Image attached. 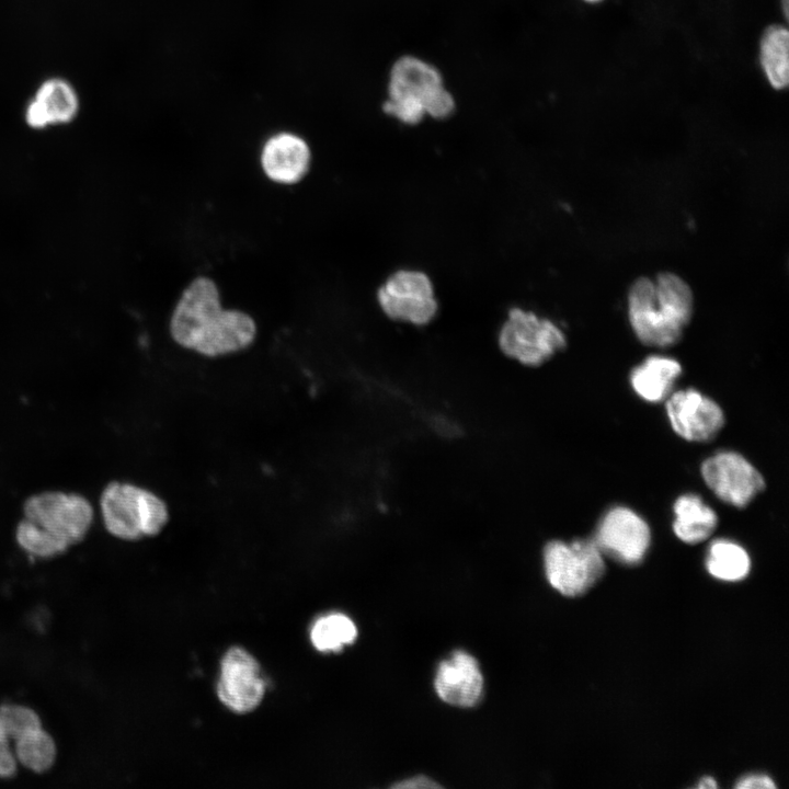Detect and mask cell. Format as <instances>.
<instances>
[{
  "label": "cell",
  "mask_w": 789,
  "mask_h": 789,
  "mask_svg": "<svg viewBox=\"0 0 789 789\" xmlns=\"http://www.w3.org/2000/svg\"><path fill=\"white\" fill-rule=\"evenodd\" d=\"M265 683L255 659L241 648H231L221 660L217 694L230 710H254L264 696Z\"/></svg>",
  "instance_id": "obj_11"
},
{
  "label": "cell",
  "mask_w": 789,
  "mask_h": 789,
  "mask_svg": "<svg viewBox=\"0 0 789 789\" xmlns=\"http://www.w3.org/2000/svg\"><path fill=\"white\" fill-rule=\"evenodd\" d=\"M382 107L386 114L408 125L418 124L425 116L422 102L413 96L388 95Z\"/></svg>",
  "instance_id": "obj_23"
},
{
  "label": "cell",
  "mask_w": 789,
  "mask_h": 789,
  "mask_svg": "<svg viewBox=\"0 0 789 789\" xmlns=\"http://www.w3.org/2000/svg\"><path fill=\"white\" fill-rule=\"evenodd\" d=\"M441 72L432 64L411 55L397 59L389 73L388 95L424 99L443 85Z\"/></svg>",
  "instance_id": "obj_16"
},
{
  "label": "cell",
  "mask_w": 789,
  "mask_h": 789,
  "mask_svg": "<svg viewBox=\"0 0 789 789\" xmlns=\"http://www.w3.org/2000/svg\"><path fill=\"white\" fill-rule=\"evenodd\" d=\"M682 375L681 364L672 357L651 355L630 373L633 391L647 402H661L673 391Z\"/></svg>",
  "instance_id": "obj_15"
},
{
  "label": "cell",
  "mask_w": 789,
  "mask_h": 789,
  "mask_svg": "<svg viewBox=\"0 0 789 789\" xmlns=\"http://www.w3.org/2000/svg\"><path fill=\"white\" fill-rule=\"evenodd\" d=\"M42 727L37 713L25 706H0V778H9L16 771V758L11 750L15 741L26 731Z\"/></svg>",
  "instance_id": "obj_18"
},
{
  "label": "cell",
  "mask_w": 789,
  "mask_h": 789,
  "mask_svg": "<svg viewBox=\"0 0 789 789\" xmlns=\"http://www.w3.org/2000/svg\"><path fill=\"white\" fill-rule=\"evenodd\" d=\"M701 477L719 500L739 508L747 506L765 489L762 473L732 450L719 451L704 460Z\"/></svg>",
  "instance_id": "obj_7"
},
{
  "label": "cell",
  "mask_w": 789,
  "mask_h": 789,
  "mask_svg": "<svg viewBox=\"0 0 789 789\" xmlns=\"http://www.w3.org/2000/svg\"><path fill=\"white\" fill-rule=\"evenodd\" d=\"M544 564L552 587L570 597L585 594L606 570L604 556L593 538L549 541L544 548Z\"/></svg>",
  "instance_id": "obj_5"
},
{
  "label": "cell",
  "mask_w": 789,
  "mask_h": 789,
  "mask_svg": "<svg viewBox=\"0 0 789 789\" xmlns=\"http://www.w3.org/2000/svg\"><path fill=\"white\" fill-rule=\"evenodd\" d=\"M16 762L35 773L48 770L56 758L53 737L42 728L23 733L14 743Z\"/></svg>",
  "instance_id": "obj_21"
},
{
  "label": "cell",
  "mask_w": 789,
  "mask_h": 789,
  "mask_svg": "<svg viewBox=\"0 0 789 789\" xmlns=\"http://www.w3.org/2000/svg\"><path fill=\"white\" fill-rule=\"evenodd\" d=\"M94 517L90 501L78 493L46 491L30 496L16 527V541L30 554L52 558L80 542Z\"/></svg>",
  "instance_id": "obj_2"
},
{
  "label": "cell",
  "mask_w": 789,
  "mask_h": 789,
  "mask_svg": "<svg viewBox=\"0 0 789 789\" xmlns=\"http://www.w3.org/2000/svg\"><path fill=\"white\" fill-rule=\"evenodd\" d=\"M789 33L782 25L767 27L759 45V60L769 84L777 90L789 82Z\"/></svg>",
  "instance_id": "obj_19"
},
{
  "label": "cell",
  "mask_w": 789,
  "mask_h": 789,
  "mask_svg": "<svg viewBox=\"0 0 789 789\" xmlns=\"http://www.w3.org/2000/svg\"><path fill=\"white\" fill-rule=\"evenodd\" d=\"M357 634L353 621L342 614H331L318 619L311 629V641L322 652L340 651L352 643Z\"/></svg>",
  "instance_id": "obj_22"
},
{
  "label": "cell",
  "mask_w": 789,
  "mask_h": 789,
  "mask_svg": "<svg viewBox=\"0 0 789 789\" xmlns=\"http://www.w3.org/2000/svg\"><path fill=\"white\" fill-rule=\"evenodd\" d=\"M393 787L411 789V788H437L441 786L425 776H416V777H413L410 779H405L399 784H396Z\"/></svg>",
  "instance_id": "obj_26"
},
{
  "label": "cell",
  "mask_w": 789,
  "mask_h": 789,
  "mask_svg": "<svg viewBox=\"0 0 789 789\" xmlns=\"http://www.w3.org/2000/svg\"><path fill=\"white\" fill-rule=\"evenodd\" d=\"M423 107L425 115L443 119L454 113L456 102L453 94L443 84L424 99Z\"/></svg>",
  "instance_id": "obj_24"
},
{
  "label": "cell",
  "mask_w": 789,
  "mask_h": 789,
  "mask_svg": "<svg viewBox=\"0 0 789 789\" xmlns=\"http://www.w3.org/2000/svg\"><path fill=\"white\" fill-rule=\"evenodd\" d=\"M434 685L445 702L472 707L481 697L483 678L474 658L464 651H456L439 664Z\"/></svg>",
  "instance_id": "obj_12"
},
{
  "label": "cell",
  "mask_w": 789,
  "mask_h": 789,
  "mask_svg": "<svg viewBox=\"0 0 789 789\" xmlns=\"http://www.w3.org/2000/svg\"><path fill=\"white\" fill-rule=\"evenodd\" d=\"M593 540L603 556L625 565H636L649 549L651 531L633 510L614 506L601 518Z\"/></svg>",
  "instance_id": "obj_8"
},
{
  "label": "cell",
  "mask_w": 789,
  "mask_h": 789,
  "mask_svg": "<svg viewBox=\"0 0 789 789\" xmlns=\"http://www.w3.org/2000/svg\"><path fill=\"white\" fill-rule=\"evenodd\" d=\"M717 787H718V785H717L716 780H714L713 778H711V777H705V778H702V779L700 780L699 785H698V788H699V789H706V788L713 789V788H717Z\"/></svg>",
  "instance_id": "obj_27"
},
{
  "label": "cell",
  "mask_w": 789,
  "mask_h": 789,
  "mask_svg": "<svg viewBox=\"0 0 789 789\" xmlns=\"http://www.w3.org/2000/svg\"><path fill=\"white\" fill-rule=\"evenodd\" d=\"M100 510L107 531L128 541L160 534L170 518L162 498L129 482H110L102 491Z\"/></svg>",
  "instance_id": "obj_4"
},
{
  "label": "cell",
  "mask_w": 789,
  "mask_h": 789,
  "mask_svg": "<svg viewBox=\"0 0 789 789\" xmlns=\"http://www.w3.org/2000/svg\"><path fill=\"white\" fill-rule=\"evenodd\" d=\"M382 311L393 320L426 324L437 312V301L428 276L418 271L392 274L378 290Z\"/></svg>",
  "instance_id": "obj_9"
},
{
  "label": "cell",
  "mask_w": 789,
  "mask_h": 789,
  "mask_svg": "<svg viewBox=\"0 0 789 789\" xmlns=\"http://www.w3.org/2000/svg\"><path fill=\"white\" fill-rule=\"evenodd\" d=\"M706 568L712 576L719 580L735 582L746 578L751 569V560L742 546L721 538L710 544L706 557Z\"/></svg>",
  "instance_id": "obj_20"
},
{
  "label": "cell",
  "mask_w": 789,
  "mask_h": 789,
  "mask_svg": "<svg viewBox=\"0 0 789 789\" xmlns=\"http://www.w3.org/2000/svg\"><path fill=\"white\" fill-rule=\"evenodd\" d=\"M261 163L272 181L295 184L309 170L310 149L302 138L290 133H279L264 144Z\"/></svg>",
  "instance_id": "obj_13"
},
{
  "label": "cell",
  "mask_w": 789,
  "mask_h": 789,
  "mask_svg": "<svg viewBox=\"0 0 789 789\" xmlns=\"http://www.w3.org/2000/svg\"><path fill=\"white\" fill-rule=\"evenodd\" d=\"M565 345V335L557 324L521 308L510 311L499 333L500 350L529 367L542 365Z\"/></svg>",
  "instance_id": "obj_6"
},
{
  "label": "cell",
  "mask_w": 789,
  "mask_h": 789,
  "mask_svg": "<svg viewBox=\"0 0 789 789\" xmlns=\"http://www.w3.org/2000/svg\"><path fill=\"white\" fill-rule=\"evenodd\" d=\"M584 1L590 2V3H597V2H601V1H603V0H584Z\"/></svg>",
  "instance_id": "obj_28"
},
{
  "label": "cell",
  "mask_w": 789,
  "mask_h": 789,
  "mask_svg": "<svg viewBox=\"0 0 789 789\" xmlns=\"http://www.w3.org/2000/svg\"><path fill=\"white\" fill-rule=\"evenodd\" d=\"M739 789H775L774 781L764 775H751L742 778L736 785Z\"/></svg>",
  "instance_id": "obj_25"
},
{
  "label": "cell",
  "mask_w": 789,
  "mask_h": 789,
  "mask_svg": "<svg viewBox=\"0 0 789 789\" xmlns=\"http://www.w3.org/2000/svg\"><path fill=\"white\" fill-rule=\"evenodd\" d=\"M665 408L673 431L688 442H710L724 425L720 405L693 388L672 392Z\"/></svg>",
  "instance_id": "obj_10"
},
{
  "label": "cell",
  "mask_w": 789,
  "mask_h": 789,
  "mask_svg": "<svg viewBox=\"0 0 789 789\" xmlns=\"http://www.w3.org/2000/svg\"><path fill=\"white\" fill-rule=\"evenodd\" d=\"M170 334L184 348L217 357L248 348L255 339L256 324L245 312L224 310L214 281L199 276L175 305Z\"/></svg>",
  "instance_id": "obj_1"
},
{
  "label": "cell",
  "mask_w": 789,
  "mask_h": 789,
  "mask_svg": "<svg viewBox=\"0 0 789 789\" xmlns=\"http://www.w3.org/2000/svg\"><path fill=\"white\" fill-rule=\"evenodd\" d=\"M673 530L678 539L696 545L708 539L718 526V515L701 496L685 493L673 505Z\"/></svg>",
  "instance_id": "obj_17"
},
{
  "label": "cell",
  "mask_w": 789,
  "mask_h": 789,
  "mask_svg": "<svg viewBox=\"0 0 789 789\" xmlns=\"http://www.w3.org/2000/svg\"><path fill=\"white\" fill-rule=\"evenodd\" d=\"M79 110V99L72 85L60 78L45 80L28 102L26 123L33 128L69 123Z\"/></svg>",
  "instance_id": "obj_14"
},
{
  "label": "cell",
  "mask_w": 789,
  "mask_h": 789,
  "mask_svg": "<svg viewBox=\"0 0 789 789\" xmlns=\"http://www.w3.org/2000/svg\"><path fill=\"white\" fill-rule=\"evenodd\" d=\"M694 313V295L678 275L664 272L640 277L628 294V317L638 340L651 347L675 345Z\"/></svg>",
  "instance_id": "obj_3"
}]
</instances>
